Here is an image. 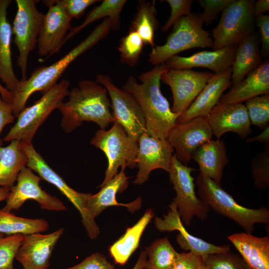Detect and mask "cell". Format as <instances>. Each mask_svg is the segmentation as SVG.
Segmentation results:
<instances>
[{"instance_id":"60d3db41","label":"cell","mask_w":269,"mask_h":269,"mask_svg":"<svg viewBox=\"0 0 269 269\" xmlns=\"http://www.w3.org/2000/svg\"><path fill=\"white\" fill-rule=\"evenodd\" d=\"M233 0H199V5L204 8L202 13H199L203 23L211 24L216 19L218 14Z\"/></svg>"},{"instance_id":"5b68a950","label":"cell","mask_w":269,"mask_h":269,"mask_svg":"<svg viewBox=\"0 0 269 269\" xmlns=\"http://www.w3.org/2000/svg\"><path fill=\"white\" fill-rule=\"evenodd\" d=\"M213 40L203 28L199 13L191 12L181 17L173 25L165 43L152 48L148 61L153 65L164 63L170 57L195 48L212 47Z\"/></svg>"},{"instance_id":"f907efd6","label":"cell","mask_w":269,"mask_h":269,"mask_svg":"<svg viewBox=\"0 0 269 269\" xmlns=\"http://www.w3.org/2000/svg\"><path fill=\"white\" fill-rule=\"evenodd\" d=\"M0 94L2 99L9 104H11L13 100L12 93L6 88L3 87L0 83Z\"/></svg>"},{"instance_id":"7402d4cb","label":"cell","mask_w":269,"mask_h":269,"mask_svg":"<svg viewBox=\"0 0 269 269\" xmlns=\"http://www.w3.org/2000/svg\"><path fill=\"white\" fill-rule=\"evenodd\" d=\"M237 47H227L211 51H202L188 57L176 55L168 58L164 63L172 69L202 67L210 69L214 74H220L232 66Z\"/></svg>"},{"instance_id":"1f68e13d","label":"cell","mask_w":269,"mask_h":269,"mask_svg":"<svg viewBox=\"0 0 269 269\" xmlns=\"http://www.w3.org/2000/svg\"><path fill=\"white\" fill-rule=\"evenodd\" d=\"M126 2V0H102L100 5L94 7L87 13L84 21L81 24L70 29L65 37L64 43L88 25L102 18H109L111 22V29L118 30L120 27V15Z\"/></svg>"},{"instance_id":"7dc6e473","label":"cell","mask_w":269,"mask_h":269,"mask_svg":"<svg viewBox=\"0 0 269 269\" xmlns=\"http://www.w3.org/2000/svg\"><path fill=\"white\" fill-rule=\"evenodd\" d=\"M258 141L266 145H269V125L263 129V131L258 135L246 139V142Z\"/></svg>"},{"instance_id":"7c38bea8","label":"cell","mask_w":269,"mask_h":269,"mask_svg":"<svg viewBox=\"0 0 269 269\" xmlns=\"http://www.w3.org/2000/svg\"><path fill=\"white\" fill-rule=\"evenodd\" d=\"M96 82L108 91L114 122L121 125L128 135L137 141L146 130L144 118L137 102L129 93L115 85L108 75H97Z\"/></svg>"},{"instance_id":"d6a6232c","label":"cell","mask_w":269,"mask_h":269,"mask_svg":"<svg viewBox=\"0 0 269 269\" xmlns=\"http://www.w3.org/2000/svg\"><path fill=\"white\" fill-rule=\"evenodd\" d=\"M49 228L48 222L44 219H28L14 215L0 210V233L30 235L40 233Z\"/></svg>"},{"instance_id":"6da1fadb","label":"cell","mask_w":269,"mask_h":269,"mask_svg":"<svg viewBox=\"0 0 269 269\" xmlns=\"http://www.w3.org/2000/svg\"><path fill=\"white\" fill-rule=\"evenodd\" d=\"M168 68L165 63L155 65L151 70L139 76L140 83L130 76L122 87L140 108L145 120V132L161 139H167L178 117L172 112L168 100L160 90L161 74Z\"/></svg>"},{"instance_id":"836d02e7","label":"cell","mask_w":269,"mask_h":269,"mask_svg":"<svg viewBox=\"0 0 269 269\" xmlns=\"http://www.w3.org/2000/svg\"><path fill=\"white\" fill-rule=\"evenodd\" d=\"M145 251L147 260L144 269H169L179 254L167 237L157 239Z\"/></svg>"},{"instance_id":"681fc988","label":"cell","mask_w":269,"mask_h":269,"mask_svg":"<svg viewBox=\"0 0 269 269\" xmlns=\"http://www.w3.org/2000/svg\"><path fill=\"white\" fill-rule=\"evenodd\" d=\"M146 260V253L145 250H143L140 252L137 261L133 269H144Z\"/></svg>"},{"instance_id":"5bb4252c","label":"cell","mask_w":269,"mask_h":269,"mask_svg":"<svg viewBox=\"0 0 269 269\" xmlns=\"http://www.w3.org/2000/svg\"><path fill=\"white\" fill-rule=\"evenodd\" d=\"M48 7L37 40L38 54L45 60L59 51L70 30L71 18L64 7L63 0H43Z\"/></svg>"},{"instance_id":"f546056e","label":"cell","mask_w":269,"mask_h":269,"mask_svg":"<svg viewBox=\"0 0 269 269\" xmlns=\"http://www.w3.org/2000/svg\"><path fill=\"white\" fill-rule=\"evenodd\" d=\"M151 209L147 210L143 216L114 243L109 249L112 257L116 264H125L139 245L140 238L148 223L154 216Z\"/></svg>"},{"instance_id":"8d00e7d4","label":"cell","mask_w":269,"mask_h":269,"mask_svg":"<svg viewBox=\"0 0 269 269\" xmlns=\"http://www.w3.org/2000/svg\"><path fill=\"white\" fill-rule=\"evenodd\" d=\"M202 259L208 269H251L241 257L230 251L209 254Z\"/></svg>"},{"instance_id":"4316f807","label":"cell","mask_w":269,"mask_h":269,"mask_svg":"<svg viewBox=\"0 0 269 269\" xmlns=\"http://www.w3.org/2000/svg\"><path fill=\"white\" fill-rule=\"evenodd\" d=\"M11 1L0 0V79L13 93L20 80L14 74L11 60L12 26L7 17V8Z\"/></svg>"},{"instance_id":"b9f144b4","label":"cell","mask_w":269,"mask_h":269,"mask_svg":"<svg viewBox=\"0 0 269 269\" xmlns=\"http://www.w3.org/2000/svg\"><path fill=\"white\" fill-rule=\"evenodd\" d=\"M65 269H115L105 257L95 253L86 258L80 263Z\"/></svg>"},{"instance_id":"9c48e42d","label":"cell","mask_w":269,"mask_h":269,"mask_svg":"<svg viewBox=\"0 0 269 269\" xmlns=\"http://www.w3.org/2000/svg\"><path fill=\"white\" fill-rule=\"evenodd\" d=\"M28 161L26 166L36 172L41 179L55 186L79 211L82 222L91 239H96L100 234L99 228L95 219L90 215L87 208L90 193L79 192L70 187L65 181L46 162L35 150L32 142H22Z\"/></svg>"},{"instance_id":"484cf974","label":"cell","mask_w":269,"mask_h":269,"mask_svg":"<svg viewBox=\"0 0 269 269\" xmlns=\"http://www.w3.org/2000/svg\"><path fill=\"white\" fill-rule=\"evenodd\" d=\"M228 239L251 269H269V238L246 232L232 234Z\"/></svg>"},{"instance_id":"3957f363","label":"cell","mask_w":269,"mask_h":269,"mask_svg":"<svg viewBox=\"0 0 269 269\" xmlns=\"http://www.w3.org/2000/svg\"><path fill=\"white\" fill-rule=\"evenodd\" d=\"M111 30L108 18L103 19L92 31L79 44L58 61L49 66L35 69L30 76L19 83L12 93L11 103L13 115L17 117L25 107L29 98L36 92L45 94L58 83L57 81L69 65L77 58L106 38Z\"/></svg>"},{"instance_id":"ac0fdd59","label":"cell","mask_w":269,"mask_h":269,"mask_svg":"<svg viewBox=\"0 0 269 269\" xmlns=\"http://www.w3.org/2000/svg\"><path fill=\"white\" fill-rule=\"evenodd\" d=\"M169 206L170 210L166 215H164L163 219L155 218V226L160 232L178 231L179 233L176 240L182 250L202 257L211 254L230 251L229 245L216 246L189 233L181 220L176 202L173 200Z\"/></svg>"},{"instance_id":"8992f818","label":"cell","mask_w":269,"mask_h":269,"mask_svg":"<svg viewBox=\"0 0 269 269\" xmlns=\"http://www.w3.org/2000/svg\"><path fill=\"white\" fill-rule=\"evenodd\" d=\"M69 84V81L62 79L32 105L25 107L17 116V121L3 140L10 142L16 139L31 142L38 128L68 96Z\"/></svg>"},{"instance_id":"cb8c5ba5","label":"cell","mask_w":269,"mask_h":269,"mask_svg":"<svg viewBox=\"0 0 269 269\" xmlns=\"http://www.w3.org/2000/svg\"><path fill=\"white\" fill-rule=\"evenodd\" d=\"M266 94H269L268 59L247 74L241 81L233 85L227 93L222 96L217 104L242 103Z\"/></svg>"},{"instance_id":"816d5d0a","label":"cell","mask_w":269,"mask_h":269,"mask_svg":"<svg viewBox=\"0 0 269 269\" xmlns=\"http://www.w3.org/2000/svg\"><path fill=\"white\" fill-rule=\"evenodd\" d=\"M10 188L0 186V202L6 200L10 193Z\"/></svg>"},{"instance_id":"83f0119b","label":"cell","mask_w":269,"mask_h":269,"mask_svg":"<svg viewBox=\"0 0 269 269\" xmlns=\"http://www.w3.org/2000/svg\"><path fill=\"white\" fill-rule=\"evenodd\" d=\"M261 41L255 31L244 38L237 46L232 66V84L243 80L247 74L263 63Z\"/></svg>"},{"instance_id":"8fae6325","label":"cell","mask_w":269,"mask_h":269,"mask_svg":"<svg viewBox=\"0 0 269 269\" xmlns=\"http://www.w3.org/2000/svg\"><path fill=\"white\" fill-rule=\"evenodd\" d=\"M195 169L182 164L173 154L170 170L169 179L176 192L173 199L183 224L190 225L194 217L205 220L210 210L209 206L198 198L195 192L194 178L191 173Z\"/></svg>"},{"instance_id":"d6986e66","label":"cell","mask_w":269,"mask_h":269,"mask_svg":"<svg viewBox=\"0 0 269 269\" xmlns=\"http://www.w3.org/2000/svg\"><path fill=\"white\" fill-rule=\"evenodd\" d=\"M63 232L60 228L46 235H23L15 259L23 269H48L52 252Z\"/></svg>"},{"instance_id":"f6af8a7d","label":"cell","mask_w":269,"mask_h":269,"mask_svg":"<svg viewBox=\"0 0 269 269\" xmlns=\"http://www.w3.org/2000/svg\"><path fill=\"white\" fill-rule=\"evenodd\" d=\"M201 256L191 252L179 253L175 261L169 269H196Z\"/></svg>"},{"instance_id":"277c9868","label":"cell","mask_w":269,"mask_h":269,"mask_svg":"<svg viewBox=\"0 0 269 269\" xmlns=\"http://www.w3.org/2000/svg\"><path fill=\"white\" fill-rule=\"evenodd\" d=\"M199 198L216 213L232 220L251 234L256 224H268L269 210L266 207L251 209L238 204L212 180L199 173L196 179Z\"/></svg>"},{"instance_id":"74e56055","label":"cell","mask_w":269,"mask_h":269,"mask_svg":"<svg viewBox=\"0 0 269 269\" xmlns=\"http://www.w3.org/2000/svg\"><path fill=\"white\" fill-rule=\"evenodd\" d=\"M23 239L22 234H0V269H14L13 260Z\"/></svg>"},{"instance_id":"603a6c76","label":"cell","mask_w":269,"mask_h":269,"mask_svg":"<svg viewBox=\"0 0 269 269\" xmlns=\"http://www.w3.org/2000/svg\"><path fill=\"white\" fill-rule=\"evenodd\" d=\"M124 168H121L112 179L100 186L101 190L97 193L90 195L88 202V210L91 216L95 219L106 208L112 206H121L127 208L131 212L140 209L142 199L137 198L128 203H120L116 200L118 193L126 190L129 185V177L125 173Z\"/></svg>"},{"instance_id":"ba28073f","label":"cell","mask_w":269,"mask_h":269,"mask_svg":"<svg viewBox=\"0 0 269 269\" xmlns=\"http://www.w3.org/2000/svg\"><path fill=\"white\" fill-rule=\"evenodd\" d=\"M254 0H233L221 12L219 22L212 30L213 50L237 46L254 32Z\"/></svg>"},{"instance_id":"e575fe53","label":"cell","mask_w":269,"mask_h":269,"mask_svg":"<svg viewBox=\"0 0 269 269\" xmlns=\"http://www.w3.org/2000/svg\"><path fill=\"white\" fill-rule=\"evenodd\" d=\"M144 42L138 34L133 30L120 40L118 51L122 63L134 67L137 64L144 47Z\"/></svg>"},{"instance_id":"d4e9b609","label":"cell","mask_w":269,"mask_h":269,"mask_svg":"<svg viewBox=\"0 0 269 269\" xmlns=\"http://www.w3.org/2000/svg\"><path fill=\"white\" fill-rule=\"evenodd\" d=\"M200 173L221 186L223 171L229 163L226 145L220 139H212L201 145L194 153Z\"/></svg>"},{"instance_id":"f1b7e54d","label":"cell","mask_w":269,"mask_h":269,"mask_svg":"<svg viewBox=\"0 0 269 269\" xmlns=\"http://www.w3.org/2000/svg\"><path fill=\"white\" fill-rule=\"evenodd\" d=\"M10 142L5 147L0 146V186L11 188L26 166L28 158L21 141Z\"/></svg>"},{"instance_id":"ab89813d","label":"cell","mask_w":269,"mask_h":269,"mask_svg":"<svg viewBox=\"0 0 269 269\" xmlns=\"http://www.w3.org/2000/svg\"><path fill=\"white\" fill-rule=\"evenodd\" d=\"M169 5L171 12L165 24L161 27L162 32L167 31L182 16L191 12L193 0H166Z\"/></svg>"},{"instance_id":"9a60e30c","label":"cell","mask_w":269,"mask_h":269,"mask_svg":"<svg viewBox=\"0 0 269 269\" xmlns=\"http://www.w3.org/2000/svg\"><path fill=\"white\" fill-rule=\"evenodd\" d=\"M41 178L27 166L19 173L16 184L10 188L6 203L2 210L10 212L17 210L28 200H34L45 210L55 211L67 210L63 203L58 198L43 190L39 185Z\"/></svg>"},{"instance_id":"7a4b0ae2","label":"cell","mask_w":269,"mask_h":269,"mask_svg":"<svg viewBox=\"0 0 269 269\" xmlns=\"http://www.w3.org/2000/svg\"><path fill=\"white\" fill-rule=\"evenodd\" d=\"M106 89L93 80H83L69 91L68 100L57 109L62 115L61 126L66 133L92 122L105 129L114 119Z\"/></svg>"},{"instance_id":"4dcf8cb0","label":"cell","mask_w":269,"mask_h":269,"mask_svg":"<svg viewBox=\"0 0 269 269\" xmlns=\"http://www.w3.org/2000/svg\"><path fill=\"white\" fill-rule=\"evenodd\" d=\"M155 2L154 0H138L136 11L130 27V30L134 31L138 34L145 45H149L152 48L155 46V32L159 26L156 17Z\"/></svg>"},{"instance_id":"f35d334b","label":"cell","mask_w":269,"mask_h":269,"mask_svg":"<svg viewBox=\"0 0 269 269\" xmlns=\"http://www.w3.org/2000/svg\"><path fill=\"white\" fill-rule=\"evenodd\" d=\"M254 185L258 189L266 190L269 186V145L255 156L251 163Z\"/></svg>"},{"instance_id":"c3c4849f","label":"cell","mask_w":269,"mask_h":269,"mask_svg":"<svg viewBox=\"0 0 269 269\" xmlns=\"http://www.w3.org/2000/svg\"><path fill=\"white\" fill-rule=\"evenodd\" d=\"M269 10V0H259L254 2L253 7V13L255 17L263 14Z\"/></svg>"},{"instance_id":"d590c367","label":"cell","mask_w":269,"mask_h":269,"mask_svg":"<svg viewBox=\"0 0 269 269\" xmlns=\"http://www.w3.org/2000/svg\"><path fill=\"white\" fill-rule=\"evenodd\" d=\"M251 124L263 129L269 123V94L255 97L246 101Z\"/></svg>"},{"instance_id":"e0dca14e","label":"cell","mask_w":269,"mask_h":269,"mask_svg":"<svg viewBox=\"0 0 269 269\" xmlns=\"http://www.w3.org/2000/svg\"><path fill=\"white\" fill-rule=\"evenodd\" d=\"M137 142L136 163L138 170L134 184L145 182L150 172L155 169L169 172L174 150L167 139L152 137L145 132L140 135Z\"/></svg>"},{"instance_id":"7bdbcfd3","label":"cell","mask_w":269,"mask_h":269,"mask_svg":"<svg viewBox=\"0 0 269 269\" xmlns=\"http://www.w3.org/2000/svg\"><path fill=\"white\" fill-rule=\"evenodd\" d=\"M261 34V51L263 58L269 55V16L262 14L255 17Z\"/></svg>"},{"instance_id":"52a82bcc","label":"cell","mask_w":269,"mask_h":269,"mask_svg":"<svg viewBox=\"0 0 269 269\" xmlns=\"http://www.w3.org/2000/svg\"><path fill=\"white\" fill-rule=\"evenodd\" d=\"M101 149L108 159V167L104 181L100 186L112 179L118 168L136 167V157L138 142L130 137L124 128L117 122L108 130L100 129L96 132L90 141Z\"/></svg>"},{"instance_id":"44dd1931","label":"cell","mask_w":269,"mask_h":269,"mask_svg":"<svg viewBox=\"0 0 269 269\" xmlns=\"http://www.w3.org/2000/svg\"><path fill=\"white\" fill-rule=\"evenodd\" d=\"M231 79L232 67L221 73L214 74L189 108L177 118L176 124L197 117H206L217 105L223 92L232 84Z\"/></svg>"},{"instance_id":"4fadbf2b","label":"cell","mask_w":269,"mask_h":269,"mask_svg":"<svg viewBox=\"0 0 269 269\" xmlns=\"http://www.w3.org/2000/svg\"><path fill=\"white\" fill-rule=\"evenodd\" d=\"M213 74L207 71L168 68L161 74V81L171 90L173 100L172 112L178 117L183 114Z\"/></svg>"},{"instance_id":"ffe728a7","label":"cell","mask_w":269,"mask_h":269,"mask_svg":"<svg viewBox=\"0 0 269 269\" xmlns=\"http://www.w3.org/2000/svg\"><path fill=\"white\" fill-rule=\"evenodd\" d=\"M206 118L217 139L228 132L245 138L252 132L247 110L243 103L217 104Z\"/></svg>"},{"instance_id":"2e32d148","label":"cell","mask_w":269,"mask_h":269,"mask_svg":"<svg viewBox=\"0 0 269 269\" xmlns=\"http://www.w3.org/2000/svg\"><path fill=\"white\" fill-rule=\"evenodd\" d=\"M213 134L206 117H200L183 124H176L170 130L167 140L175 151L177 158L187 165L195 151L211 140Z\"/></svg>"},{"instance_id":"30bf717a","label":"cell","mask_w":269,"mask_h":269,"mask_svg":"<svg viewBox=\"0 0 269 269\" xmlns=\"http://www.w3.org/2000/svg\"><path fill=\"white\" fill-rule=\"evenodd\" d=\"M38 1L15 0L17 11L12 23V32L19 53L17 65L21 71V81L27 78L28 56L36 47L44 16L36 7Z\"/></svg>"},{"instance_id":"ee69618b","label":"cell","mask_w":269,"mask_h":269,"mask_svg":"<svg viewBox=\"0 0 269 269\" xmlns=\"http://www.w3.org/2000/svg\"><path fill=\"white\" fill-rule=\"evenodd\" d=\"M98 0H63L64 7L70 18H79L91 5Z\"/></svg>"},{"instance_id":"bcb514c9","label":"cell","mask_w":269,"mask_h":269,"mask_svg":"<svg viewBox=\"0 0 269 269\" xmlns=\"http://www.w3.org/2000/svg\"><path fill=\"white\" fill-rule=\"evenodd\" d=\"M15 118L11 104L5 102L0 94V135L4 127L12 123ZM2 144L0 138V146H2Z\"/></svg>"},{"instance_id":"f5cc1de1","label":"cell","mask_w":269,"mask_h":269,"mask_svg":"<svg viewBox=\"0 0 269 269\" xmlns=\"http://www.w3.org/2000/svg\"><path fill=\"white\" fill-rule=\"evenodd\" d=\"M196 269H208L207 267L206 266V265H205L203 261L202 257H201L200 261Z\"/></svg>"}]
</instances>
